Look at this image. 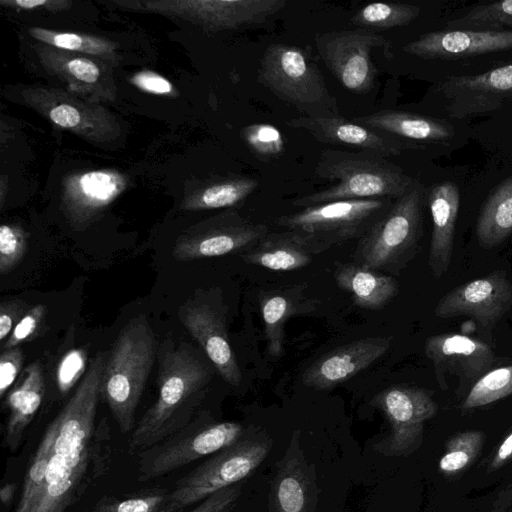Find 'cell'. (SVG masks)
Here are the masks:
<instances>
[{"label":"cell","mask_w":512,"mask_h":512,"mask_svg":"<svg viewBox=\"0 0 512 512\" xmlns=\"http://www.w3.org/2000/svg\"><path fill=\"white\" fill-rule=\"evenodd\" d=\"M107 355L99 353L90 361L77 389L53 420L56 438L32 512H66L108 465V446L95 430Z\"/></svg>","instance_id":"obj_1"},{"label":"cell","mask_w":512,"mask_h":512,"mask_svg":"<svg viewBox=\"0 0 512 512\" xmlns=\"http://www.w3.org/2000/svg\"><path fill=\"white\" fill-rule=\"evenodd\" d=\"M212 375L211 366L187 344L165 342L159 353L158 397L136 424L130 450H146L189 425Z\"/></svg>","instance_id":"obj_2"},{"label":"cell","mask_w":512,"mask_h":512,"mask_svg":"<svg viewBox=\"0 0 512 512\" xmlns=\"http://www.w3.org/2000/svg\"><path fill=\"white\" fill-rule=\"evenodd\" d=\"M315 174L337 182L294 199L293 206L305 208L339 200L379 197L397 199L418 182L387 157L363 150L325 149L319 156Z\"/></svg>","instance_id":"obj_3"},{"label":"cell","mask_w":512,"mask_h":512,"mask_svg":"<svg viewBox=\"0 0 512 512\" xmlns=\"http://www.w3.org/2000/svg\"><path fill=\"white\" fill-rule=\"evenodd\" d=\"M155 334L143 316L132 318L120 331L107 355L100 396L122 433L135 425V412L157 355Z\"/></svg>","instance_id":"obj_4"},{"label":"cell","mask_w":512,"mask_h":512,"mask_svg":"<svg viewBox=\"0 0 512 512\" xmlns=\"http://www.w3.org/2000/svg\"><path fill=\"white\" fill-rule=\"evenodd\" d=\"M324 80L304 49L286 44L269 45L257 73L259 84L308 116L339 115Z\"/></svg>","instance_id":"obj_5"},{"label":"cell","mask_w":512,"mask_h":512,"mask_svg":"<svg viewBox=\"0 0 512 512\" xmlns=\"http://www.w3.org/2000/svg\"><path fill=\"white\" fill-rule=\"evenodd\" d=\"M267 439L239 440L182 477L166 494L160 512H180L248 477L270 451Z\"/></svg>","instance_id":"obj_6"},{"label":"cell","mask_w":512,"mask_h":512,"mask_svg":"<svg viewBox=\"0 0 512 512\" xmlns=\"http://www.w3.org/2000/svg\"><path fill=\"white\" fill-rule=\"evenodd\" d=\"M423 197V186L417 182L395 199L388 211L360 238L355 263L375 271L396 272L420 236Z\"/></svg>","instance_id":"obj_7"},{"label":"cell","mask_w":512,"mask_h":512,"mask_svg":"<svg viewBox=\"0 0 512 512\" xmlns=\"http://www.w3.org/2000/svg\"><path fill=\"white\" fill-rule=\"evenodd\" d=\"M20 96L25 105L55 127L70 131L86 141L106 144L120 136V122L111 111L67 89L43 85L25 86Z\"/></svg>","instance_id":"obj_8"},{"label":"cell","mask_w":512,"mask_h":512,"mask_svg":"<svg viewBox=\"0 0 512 512\" xmlns=\"http://www.w3.org/2000/svg\"><path fill=\"white\" fill-rule=\"evenodd\" d=\"M395 199L387 197L339 200L282 215L276 224L311 233L329 245L365 235Z\"/></svg>","instance_id":"obj_9"},{"label":"cell","mask_w":512,"mask_h":512,"mask_svg":"<svg viewBox=\"0 0 512 512\" xmlns=\"http://www.w3.org/2000/svg\"><path fill=\"white\" fill-rule=\"evenodd\" d=\"M242 434L243 427L236 422L201 427L187 425L160 443L141 451L138 478L145 481L171 473L199 458L234 445Z\"/></svg>","instance_id":"obj_10"},{"label":"cell","mask_w":512,"mask_h":512,"mask_svg":"<svg viewBox=\"0 0 512 512\" xmlns=\"http://www.w3.org/2000/svg\"><path fill=\"white\" fill-rule=\"evenodd\" d=\"M268 232L266 225L254 223L230 209L184 231L176 240L172 255L177 260L188 261L244 253Z\"/></svg>","instance_id":"obj_11"},{"label":"cell","mask_w":512,"mask_h":512,"mask_svg":"<svg viewBox=\"0 0 512 512\" xmlns=\"http://www.w3.org/2000/svg\"><path fill=\"white\" fill-rule=\"evenodd\" d=\"M315 43L326 67L347 90L364 94L373 88L377 70L371 52L387 45L383 36L357 28L321 34Z\"/></svg>","instance_id":"obj_12"},{"label":"cell","mask_w":512,"mask_h":512,"mask_svg":"<svg viewBox=\"0 0 512 512\" xmlns=\"http://www.w3.org/2000/svg\"><path fill=\"white\" fill-rule=\"evenodd\" d=\"M371 404L380 409L391 425L390 435L375 445L388 456L406 455L420 442L424 422L437 410L435 402L422 389L393 386L376 394Z\"/></svg>","instance_id":"obj_13"},{"label":"cell","mask_w":512,"mask_h":512,"mask_svg":"<svg viewBox=\"0 0 512 512\" xmlns=\"http://www.w3.org/2000/svg\"><path fill=\"white\" fill-rule=\"evenodd\" d=\"M33 48L43 69L64 82L70 92L93 103L115 101L116 84L109 63L40 42Z\"/></svg>","instance_id":"obj_14"},{"label":"cell","mask_w":512,"mask_h":512,"mask_svg":"<svg viewBox=\"0 0 512 512\" xmlns=\"http://www.w3.org/2000/svg\"><path fill=\"white\" fill-rule=\"evenodd\" d=\"M436 91L443 97L450 119L491 112L512 99V63L480 74L449 76Z\"/></svg>","instance_id":"obj_15"},{"label":"cell","mask_w":512,"mask_h":512,"mask_svg":"<svg viewBox=\"0 0 512 512\" xmlns=\"http://www.w3.org/2000/svg\"><path fill=\"white\" fill-rule=\"evenodd\" d=\"M126 175L98 169L67 175L62 183L61 208L70 226L83 230L97 221L127 189Z\"/></svg>","instance_id":"obj_16"},{"label":"cell","mask_w":512,"mask_h":512,"mask_svg":"<svg viewBox=\"0 0 512 512\" xmlns=\"http://www.w3.org/2000/svg\"><path fill=\"white\" fill-rule=\"evenodd\" d=\"M286 124L308 132L321 143L354 147L385 157L421 148L416 143L360 125L340 115L300 116L287 120Z\"/></svg>","instance_id":"obj_17"},{"label":"cell","mask_w":512,"mask_h":512,"mask_svg":"<svg viewBox=\"0 0 512 512\" xmlns=\"http://www.w3.org/2000/svg\"><path fill=\"white\" fill-rule=\"evenodd\" d=\"M512 305V283L502 271L463 284L438 302L441 318L469 315L484 326H492Z\"/></svg>","instance_id":"obj_18"},{"label":"cell","mask_w":512,"mask_h":512,"mask_svg":"<svg viewBox=\"0 0 512 512\" xmlns=\"http://www.w3.org/2000/svg\"><path fill=\"white\" fill-rule=\"evenodd\" d=\"M512 50V30L445 29L428 32L403 47L423 59H464Z\"/></svg>","instance_id":"obj_19"},{"label":"cell","mask_w":512,"mask_h":512,"mask_svg":"<svg viewBox=\"0 0 512 512\" xmlns=\"http://www.w3.org/2000/svg\"><path fill=\"white\" fill-rule=\"evenodd\" d=\"M390 340V337H370L337 347L312 363L304 371L302 382L317 390L333 388L381 357L388 350Z\"/></svg>","instance_id":"obj_20"},{"label":"cell","mask_w":512,"mask_h":512,"mask_svg":"<svg viewBox=\"0 0 512 512\" xmlns=\"http://www.w3.org/2000/svg\"><path fill=\"white\" fill-rule=\"evenodd\" d=\"M180 319L222 378L232 386H239L241 371L229 343L226 316L211 305L201 303L183 309Z\"/></svg>","instance_id":"obj_21"},{"label":"cell","mask_w":512,"mask_h":512,"mask_svg":"<svg viewBox=\"0 0 512 512\" xmlns=\"http://www.w3.org/2000/svg\"><path fill=\"white\" fill-rule=\"evenodd\" d=\"M330 246L311 233L286 229L284 232H268L242 253L241 258L249 264L266 269L292 271L307 266L315 255Z\"/></svg>","instance_id":"obj_22"},{"label":"cell","mask_w":512,"mask_h":512,"mask_svg":"<svg viewBox=\"0 0 512 512\" xmlns=\"http://www.w3.org/2000/svg\"><path fill=\"white\" fill-rule=\"evenodd\" d=\"M286 4V0H193L187 17L191 24L214 33L264 23Z\"/></svg>","instance_id":"obj_23"},{"label":"cell","mask_w":512,"mask_h":512,"mask_svg":"<svg viewBox=\"0 0 512 512\" xmlns=\"http://www.w3.org/2000/svg\"><path fill=\"white\" fill-rule=\"evenodd\" d=\"M425 352L437 374L456 373L472 380L486 372L494 360L492 350L485 343L459 334L428 338Z\"/></svg>","instance_id":"obj_24"},{"label":"cell","mask_w":512,"mask_h":512,"mask_svg":"<svg viewBox=\"0 0 512 512\" xmlns=\"http://www.w3.org/2000/svg\"><path fill=\"white\" fill-rule=\"evenodd\" d=\"M427 200L432 217L429 265L434 276L441 277L447 271L452 255L460 202L458 186L451 181L438 183L428 190Z\"/></svg>","instance_id":"obj_25"},{"label":"cell","mask_w":512,"mask_h":512,"mask_svg":"<svg viewBox=\"0 0 512 512\" xmlns=\"http://www.w3.org/2000/svg\"><path fill=\"white\" fill-rule=\"evenodd\" d=\"M353 121L410 142L444 143L454 136V126L448 120L407 111L380 110Z\"/></svg>","instance_id":"obj_26"},{"label":"cell","mask_w":512,"mask_h":512,"mask_svg":"<svg viewBox=\"0 0 512 512\" xmlns=\"http://www.w3.org/2000/svg\"><path fill=\"white\" fill-rule=\"evenodd\" d=\"M45 391L42 366L39 362L28 365L17 383L7 393L9 417L5 442L11 451L16 450L24 432L41 406Z\"/></svg>","instance_id":"obj_27"},{"label":"cell","mask_w":512,"mask_h":512,"mask_svg":"<svg viewBox=\"0 0 512 512\" xmlns=\"http://www.w3.org/2000/svg\"><path fill=\"white\" fill-rule=\"evenodd\" d=\"M334 276L337 285L349 292L354 304L362 309H382L398 292L393 277L358 263L338 264Z\"/></svg>","instance_id":"obj_28"},{"label":"cell","mask_w":512,"mask_h":512,"mask_svg":"<svg viewBox=\"0 0 512 512\" xmlns=\"http://www.w3.org/2000/svg\"><path fill=\"white\" fill-rule=\"evenodd\" d=\"M258 186L256 179L246 175L212 176L198 182L188 191L181 208L199 211L234 207L244 202Z\"/></svg>","instance_id":"obj_29"},{"label":"cell","mask_w":512,"mask_h":512,"mask_svg":"<svg viewBox=\"0 0 512 512\" xmlns=\"http://www.w3.org/2000/svg\"><path fill=\"white\" fill-rule=\"evenodd\" d=\"M512 232V177L504 180L485 202L476 226L480 245L491 248Z\"/></svg>","instance_id":"obj_30"},{"label":"cell","mask_w":512,"mask_h":512,"mask_svg":"<svg viewBox=\"0 0 512 512\" xmlns=\"http://www.w3.org/2000/svg\"><path fill=\"white\" fill-rule=\"evenodd\" d=\"M28 33L37 42L61 50L96 57L112 66H116L120 61L118 45L108 38L42 27L29 28Z\"/></svg>","instance_id":"obj_31"},{"label":"cell","mask_w":512,"mask_h":512,"mask_svg":"<svg viewBox=\"0 0 512 512\" xmlns=\"http://www.w3.org/2000/svg\"><path fill=\"white\" fill-rule=\"evenodd\" d=\"M264 321L267 354L279 359L283 354L284 327L287 320L301 310L299 300L291 292L269 293L260 300Z\"/></svg>","instance_id":"obj_32"},{"label":"cell","mask_w":512,"mask_h":512,"mask_svg":"<svg viewBox=\"0 0 512 512\" xmlns=\"http://www.w3.org/2000/svg\"><path fill=\"white\" fill-rule=\"evenodd\" d=\"M277 512H305L308 478L298 458H291L279 470L274 484Z\"/></svg>","instance_id":"obj_33"},{"label":"cell","mask_w":512,"mask_h":512,"mask_svg":"<svg viewBox=\"0 0 512 512\" xmlns=\"http://www.w3.org/2000/svg\"><path fill=\"white\" fill-rule=\"evenodd\" d=\"M55 438L56 425L54 421H52L47 427L27 470L16 512H32L44 486L48 462Z\"/></svg>","instance_id":"obj_34"},{"label":"cell","mask_w":512,"mask_h":512,"mask_svg":"<svg viewBox=\"0 0 512 512\" xmlns=\"http://www.w3.org/2000/svg\"><path fill=\"white\" fill-rule=\"evenodd\" d=\"M419 14L417 5L373 2L363 6L352 17V23L362 29H389L408 25Z\"/></svg>","instance_id":"obj_35"},{"label":"cell","mask_w":512,"mask_h":512,"mask_svg":"<svg viewBox=\"0 0 512 512\" xmlns=\"http://www.w3.org/2000/svg\"><path fill=\"white\" fill-rule=\"evenodd\" d=\"M506 27H512V0L478 3L446 24L447 29L509 30Z\"/></svg>","instance_id":"obj_36"},{"label":"cell","mask_w":512,"mask_h":512,"mask_svg":"<svg viewBox=\"0 0 512 512\" xmlns=\"http://www.w3.org/2000/svg\"><path fill=\"white\" fill-rule=\"evenodd\" d=\"M482 442L483 434L479 431H466L453 436L439 460L440 471L444 474L462 472L478 456Z\"/></svg>","instance_id":"obj_37"},{"label":"cell","mask_w":512,"mask_h":512,"mask_svg":"<svg viewBox=\"0 0 512 512\" xmlns=\"http://www.w3.org/2000/svg\"><path fill=\"white\" fill-rule=\"evenodd\" d=\"M512 393V365L496 368L484 374L474 384L464 403V409L490 404Z\"/></svg>","instance_id":"obj_38"},{"label":"cell","mask_w":512,"mask_h":512,"mask_svg":"<svg viewBox=\"0 0 512 512\" xmlns=\"http://www.w3.org/2000/svg\"><path fill=\"white\" fill-rule=\"evenodd\" d=\"M240 135L250 151L259 158H276L285 149L282 133L271 124H250L242 128Z\"/></svg>","instance_id":"obj_39"},{"label":"cell","mask_w":512,"mask_h":512,"mask_svg":"<svg viewBox=\"0 0 512 512\" xmlns=\"http://www.w3.org/2000/svg\"><path fill=\"white\" fill-rule=\"evenodd\" d=\"M28 245V233L19 225L0 226V274L12 272L22 261Z\"/></svg>","instance_id":"obj_40"},{"label":"cell","mask_w":512,"mask_h":512,"mask_svg":"<svg viewBox=\"0 0 512 512\" xmlns=\"http://www.w3.org/2000/svg\"><path fill=\"white\" fill-rule=\"evenodd\" d=\"M166 494L155 493L122 500H103L93 512H160Z\"/></svg>","instance_id":"obj_41"},{"label":"cell","mask_w":512,"mask_h":512,"mask_svg":"<svg viewBox=\"0 0 512 512\" xmlns=\"http://www.w3.org/2000/svg\"><path fill=\"white\" fill-rule=\"evenodd\" d=\"M45 314L46 307L42 304L29 308L17 323L10 336L2 343V349L19 347L20 344L33 339L40 331Z\"/></svg>","instance_id":"obj_42"},{"label":"cell","mask_w":512,"mask_h":512,"mask_svg":"<svg viewBox=\"0 0 512 512\" xmlns=\"http://www.w3.org/2000/svg\"><path fill=\"white\" fill-rule=\"evenodd\" d=\"M86 354L83 350L69 351L62 358L57 369V384L62 393H66L80 378L85 369Z\"/></svg>","instance_id":"obj_43"},{"label":"cell","mask_w":512,"mask_h":512,"mask_svg":"<svg viewBox=\"0 0 512 512\" xmlns=\"http://www.w3.org/2000/svg\"><path fill=\"white\" fill-rule=\"evenodd\" d=\"M24 353L20 347L2 350L0 356V397L8 393L21 372Z\"/></svg>","instance_id":"obj_44"},{"label":"cell","mask_w":512,"mask_h":512,"mask_svg":"<svg viewBox=\"0 0 512 512\" xmlns=\"http://www.w3.org/2000/svg\"><path fill=\"white\" fill-rule=\"evenodd\" d=\"M129 81L139 90L150 94L168 97H177L178 95L174 85L167 78L154 71L142 70L136 72L129 78Z\"/></svg>","instance_id":"obj_45"},{"label":"cell","mask_w":512,"mask_h":512,"mask_svg":"<svg viewBox=\"0 0 512 512\" xmlns=\"http://www.w3.org/2000/svg\"><path fill=\"white\" fill-rule=\"evenodd\" d=\"M28 311L27 303L20 299L4 300L0 304V341L10 336L20 319Z\"/></svg>","instance_id":"obj_46"},{"label":"cell","mask_w":512,"mask_h":512,"mask_svg":"<svg viewBox=\"0 0 512 512\" xmlns=\"http://www.w3.org/2000/svg\"><path fill=\"white\" fill-rule=\"evenodd\" d=\"M240 486L233 485L203 500L189 512H227L240 493Z\"/></svg>","instance_id":"obj_47"},{"label":"cell","mask_w":512,"mask_h":512,"mask_svg":"<svg viewBox=\"0 0 512 512\" xmlns=\"http://www.w3.org/2000/svg\"><path fill=\"white\" fill-rule=\"evenodd\" d=\"M0 4L14 10L60 12L69 9L72 2L69 0H0Z\"/></svg>","instance_id":"obj_48"},{"label":"cell","mask_w":512,"mask_h":512,"mask_svg":"<svg viewBox=\"0 0 512 512\" xmlns=\"http://www.w3.org/2000/svg\"><path fill=\"white\" fill-rule=\"evenodd\" d=\"M488 460L489 472L497 471L512 463V431L501 440Z\"/></svg>","instance_id":"obj_49"},{"label":"cell","mask_w":512,"mask_h":512,"mask_svg":"<svg viewBox=\"0 0 512 512\" xmlns=\"http://www.w3.org/2000/svg\"><path fill=\"white\" fill-rule=\"evenodd\" d=\"M17 488L16 483H7L0 490V499L3 505H8L12 501Z\"/></svg>","instance_id":"obj_50"},{"label":"cell","mask_w":512,"mask_h":512,"mask_svg":"<svg viewBox=\"0 0 512 512\" xmlns=\"http://www.w3.org/2000/svg\"><path fill=\"white\" fill-rule=\"evenodd\" d=\"M6 178L4 175L1 176V180H0V207L2 208L3 205H4V202H5V193H6V189H5V185H6Z\"/></svg>","instance_id":"obj_51"},{"label":"cell","mask_w":512,"mask_h":512,"mask_svg":"<svg viewBox=\"0 0 512 512\" xmlns=\"http://www.w3.org/2000/svg\"><path fill=\"white\" fill-rule=\"evenodd\" d=\"M90 512H93V511H90Z\"/></svg>","instance_id":"obj_52"}]
</instances>
